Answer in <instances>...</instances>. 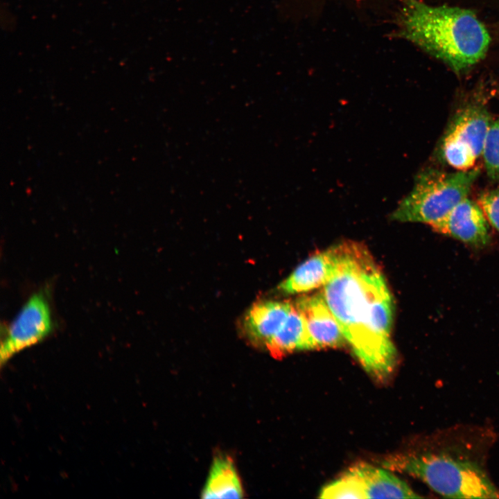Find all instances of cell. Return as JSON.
I'll return each mask as SVG.
<instances>
[{
    "instance_id": "obj_1",
    "label": "cell",
    "mask_w": 499,
    "mask_h": 499,
    "mask_svg": "<svg viewBox=\"0 0 499 499\" xmlns=\"http://www.w3.org/2000/svg\"><path fill=\"white\" fill-rule=\"evenodd\" d=\"M335 265L320 292L365 369L380 380L397 360L391 333L394 301L380 268L364 245L333 246Z\"/></svg>"
},
{
    "instance_id": "obj_2",
    "label": "cell",
    "mask_w": 499,
    "mask_h": 499,
    "mask_svg": "<svg viewBox=\"0 0 499 499\" xmlns=\"http://www.w3.org/2000/svg\"><path fill=\"white\" fill-rule=\"evenodd\" d=\"M400 26L405 39L459 75L484 59L491 40L472 10L420 0L404 1Z\"/></svg>"
},
{
    "instance_id": "obj_3",
    "label": "cell",
    "mask_w": 499,
    "mask_h": 499,
    "mask_svg": "<svg viewBox=\"0 0 499 499\" xmlns=\"http://www.w3.org/2000/svg\"><path fill=\"white\" fill-rule=\"evenodd\" d=\"M383 465L421 480L446 498H499V491L476 462L444 453L397 455L389 457Z\"/></svg>"
},
{
    "instance_id": "obj_4",
    "label": "cell",
    "mask_w": 499,
    "mask_h": 499,
    "mask_svg": "<svg viewBox=\"0 0 499 499\" xmlns=\"http://www.w3.org/2000/svg\"><path fill=\"white\" fill-rule=\"evenodd\" d=\"M480 172L477 168L453 173L434 168L422 170L410 192L391 213V219L432 227L468 197Z\"/></svg>"
},
{
    "instance_id": "obj_5",
    "label": "cell",
    "mask_w": 499,
    "mask_h": 499,
    "mask_svg": "<svg viewBox=\"0 0 499 499\" xmlns=\"http://www.w3.org/2000/svg\"><path fill=\"white\" fill-rule=\"evenodd\" d=\"M492 122L482 105L471 104L461 109L441 140L438 150L441 160L458 170L471 169L482 155Z\"/></svg>"
},
{
    "instance_id": "obj_6",
    "label": "cell",
    "mask_w": 499,
    "mask_h": 499,
    "mask_svg": "<svg viewBox=\"0 0 499 499\" xmlns=\"http://www.w3.org/2000/svg\"><path fill=\"white\" fill-rule=\"evenodd\" d=\"M52 329L51 311L45 295L41 292L33 294L7 328L1 345V364L42 341Z\"/></svg>"
},
{
    "instance_id": "obj_7",
    "label": "cell",
    "mask_w": 499,
    "mask_h": 499,
    "mask_svg": "<svg viewBox=\"0 0 499 499\" xmlns=\"http://www.w3.org/2000/svg\"><path fill=\"white\" fill-rule=\"evenodd\" d=\"M489 225L478 202L467 197L432 227L439 233L481 248L491 240Z\"/></svg>"
},
{
    "instance_id": "obj_8",
    "label": "cell",
    "mask_w": 499,
    "mask_h": 499,
    "mask_svg": "<svg viewBox=\"0 0 499 499\" xmlns=\"http://www.w3.org/2000/svg\"><path fill=\"white\" fill-rule=\"evenodd\" d=\"M293 303L304 318L311 350L337 348L347 343L339 322L320 292L303 295Z\"/></svg>"
},
{
    "instance_id": "obj_9",
    "label": "cell",
    "mask_w": 499,
    "mask_h": 499,
    "mask_svg": "<svg viewBox=\"0 0 499 499\" xmlns=\"http://www.w3.org/2000/svg\"><path fill=\"white\" fill-rule=\"evenodd\" d=\"M335 265L334 247L307 259L279 286L284 293H304L323 287L331 279Z\"/></svg>"
},
{
    "instance_id": "obj_10",
    "label": "cell",
    "mask_w": 499,
    "mask_h": 499,
    "mask_svg": "<svg viewBox=\"0 0 499 499\" xmlns=\"http://www.w3.org/2000/svg\"><path fill=\"white\" fill-rule=\"evenodd\" d=\"M293 306L288 301H261L254 304L244 319V331L250 340L265 346L281 329Z\"/></svg>"
},
{
    "instance_id": "obj_11",
    "label": "cell",
    "mask_w": 499,
    "mask_h": 499,
    "mask_svg": "<svg viewBox=\"0 0 499 499\" xmlns=\"http://www.w3.org/2000/svg\"><path fill=\"white\" fill-rule=\"evenodd\" d=\"M350 470L362 481L367 498H421L404 481L380 468L360 463Z\"/></svg>"
},
{
    "instance_id": "obj_12",
    "label": "cell",
    "mask_w": 499,
    "mask_h": 499,
    "mask_svg": "<svg viewBox=\"0 0 499 499\" xmlns=\"http://www.w3.org/2000/svg\"><path fill=\"white\" fill-rule=\"evenodd\" d=\"M202 498H241L243 489L233 460L226 455L213 459Z\"/></svg>"
},
{
    "instance_id": "obj_13",
    "label": "cell",
    "mask_w": 499,
    "mask_h": 499,
    "mask_svg": "<svg viewBox=\"0 0 499 499\" xmlns=\"http://www.w3.org/2000/svg\"><path fill=\"white\" fill-rule=\"evenodd\" d=\"M265 347L276 358L296 350H311L304 318L294 303L286 320Z\"/></svg>"
},
{
    "instance_id": "obj_14",
    "label": "cell",
    "mask_w": 499,
    "mask_h": 499,
    "mask_svg": "<svg viewBox=\"0 0 499 499\" xmlns=\"http://www.w3.org/2000/svg\"><path fill=\"white\" fill-rule=\"evenodd\" d=\"M322 498H367L360 479L350 469L342 477L324 487L319 493Z\"/></svg>"
},
{
    "instance_id": "obj_15",
    "label": "cell",
    "mask_w": 499,
    "mask_h": 499,
    "mask_svg": "<svg viewBox=\"0 0 499 499\" xmlns=\"http://www.w3.org/2000/svg\"><path fill=\"white\" fill-rule=\"evenodd\" d=\"M482 156L489 177L499 182V117L493 121L489 128Z\"/></svg>"
},
{
    "instance_id": "obj_16",
    "label": "cell",
    "mask_w": 499,
    "mask_h": 499,
    "mask_svg": "<svg viewBox=\"0 0 499 499\" xmlns=\"http://www.w3.org/2000/svg\"><path fill=\"white\" fill-rule=\"evenodd\" d=\"M478 204L489 224L499 231V188L482 193Z\"/></svg>"
}]
</instances>
